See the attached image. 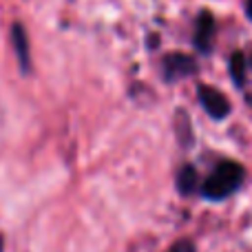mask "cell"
<instances>
[{"mask_svg":"<svg viewBox=\"0 0 252 252\" xmlns=\"http://www.w3.org/2000/svg\"><path fill=\"white\" fill-rule=\"evenodd\" d=\"M246 177V170L239 161H219L215 166V170L204 179L201 184V195L206 199H213V201H221L226 197H230L237 188L241 186Z\"/></svg>","mask_w":252,"mask_h":252,"instance_id":"1","label":"cell"},{"mask_svg":"<svg viewBox=\"0 0 252 252\" xmlns=\"http://www.w3.org/2000/svg\"><path fill=\"white\" fill-rule=\"evenodd\" d=\"M197 95H199L201 106L206 109V113H208L210 118H215V120L228 118V113H230V102H228V97L223 95L219 89L201 84V87L197 89Z\"/></svg>","mask_w":252,"mask_h":252,"instance_id":"2","label":"cell"},{"mask_svg":"<svg viewBox=\"0 0 252 252\" xmlns=\"http://www.w3.org/2000/svg\"><path fill=\"white\" fill-rule=\"evenodd\" d=\"M195 73H197L195 58L186 56V53H168V56L164 58V78L168 80V82L190 78V75H195Z\"/></svg>","mask_w":252,"mask_h":252,"instance_id":"3","label":"cell"},{"mask_svg":"<svg viewBox=\"0 0 252 252\" xmlns=\"http://www.w3.org/2000/svg\"><path fill=\"white\" fill-rule=\"evenodd\" d=\"M213 40H215V18L210 16V11H201L195 22V38H192V42H195L197 51L210 53Z\"/></svg>","mask_w":252,"mask_h":252,"instance_id":"4","label":"cell"},{"mask_svg":"<svg viewBox=\"0 0 252 252\" xmlns=\"http://www.w3.org/2000/svg\"><path fill=\"white\" fill-rule=\"evenodd\" d=\"M13 47H16V53H18V60H20V66L22 71H29V42H27V33H25V27L20 22L13 25Z\"/></svg>","mask_w":252,"mask_h":252,"instance_id":"5","label":"cell"},{"mask_svg":"<svg viewBox=\"0 0 252 252\" xmlns=\"http://www.w3.org/2000/svg\"><path fill=\"white\" fill-rule=\"evenodd\" d=\"M197 184H199V175L192 168L190 164H186L182 170L177 173V188L184 195H190V192L197 190Z\"/></svg>","mask_w":252,"mask_h":252,"instance_id":"6","label":"cell"},{"mask_svg":"<svg viewBox=\"0 0 252 252\" xmlns=\"http://www.w3.org/2000/svg\"><path fill=\"white\" fill-rule=\"evenodd\" d=\"M230 75H232L237 87H244V82H246V58H244V53L237 51L230 56Z\"/></svg>","mask_w":252,"mask_h":252,"instance_id":"7","label":"cell"},{"mask_svg":"<svg viewBox=\"0 0 252 252\" xmlns=\"http://www.w3.org/2000/svg\"><path fill=\"white\" fill-rule=\"evenodd\" d=\"M166 252H195V246H192V241L182 239V241H177V244L170 246Z\"/></svg>","mask_w":252,"mask_h":252,"instance_id":"8","label":"cell"},{"mask_svg":"<svg viewBox=\"0 0 252 252\" xmlns=\"http://www.w3.org/2000/svg\"><path fill=\"white\" fill-rule=\"evenodd\" d=\"M246 16L252 20V0H246Z\"/></svg>","mask_w":252,"mask_h":252,"instance_id":"9","label":"cell"}]
</instances>
